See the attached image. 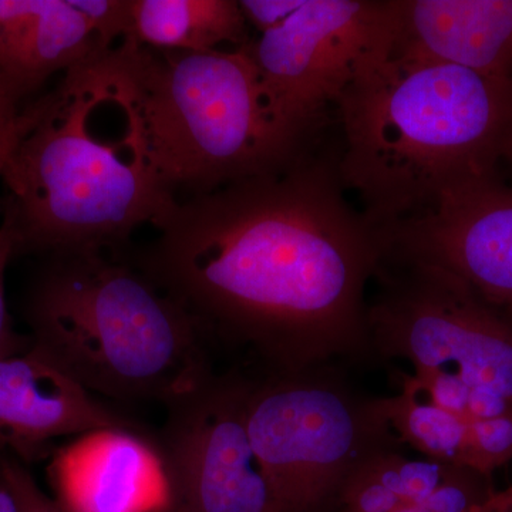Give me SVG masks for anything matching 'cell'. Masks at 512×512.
Segmentation results:
<instances>
[{
  "mask_svg": "<svg viewBox=\"0 0 512 512\" xmlns=\"http://www.w3.org/2000/svg\"><path fill=\"white\" fill-rule=\"evenodd\" d=\"M126 255L197 319L271 373L372 353L365 291L383 239L345 198L339 154L291 163L174 202Z\"/></svg>",
  "mask_w": 512,
  "mask_h": 512,
  "instance_id": "cell-1",
  "label": "cell"
},
{
  "mask_svg": "<svg viewBox=\"0 0 512 512\" xmlns=\"http://www.w3.org/2000/svg\"><path fill=\"white\" fill-rule=\"evenodd\" d=\"M370 57L335 106L339 174L377 229L498 173L512 146V79L393 53Z\"/></svg>",
  "mask_w": 512,
  "mask_h": 512,
  "instance_id": "cell-2",
  "label": "cell"
},
{
  "mask_svg": "<svg viewBox=\"0 0 512 512\" xmlns=\"http://www.w3.org/2000/svg\"><path fill=\"white\" fill-rule=\"evenodd\" d=\"M111 50L63 74L6 164L0 214L12 228L15 256L124 252L136 229L154 227L173 207L131 101L124 123L107 131L120 96Z\"/></svg>",
  "mask_w": 512,
  "mask_h": 512,
  "instance_id": "cell-3",
  "label": "cell"
},
{
  "mask_svg": "<svg viewBox=\"0 0 512 512\" xmlns=\"http://www.w3.org/2000/svg\"><path fill=\"white\" fill-rule=\"evenodd\" d=\"M46 258L26 303L30 343L84 389L168 406L214 375L200 323L124 252Z\"/></svg>",
  "mask_w": 512,
  "mask_h": 512,
  "instance_id": "cell-4",
  "label": "cell"
},
{
  "mask_svg": "<svg viewBox=\"0 0 512 512\" xmlns=\"http://www.w3.org/2000/svg\"><path fill=\"white\" fill-rule=\"evenodd\" d=\"M113 53L148 160L175 202L271 173L316 144L286 130L242 47L168 52L121 40Z\"/></svg>",
  "mask_w": 512,
  "mask_h": 512,
  "instance_id": "cell-5",
  "label": "cell"
},
{
  "mask_svg": "<svg viewBox=\"0 0 512 512\" xmlns=\"http://www.w3.org/2000/svg\"><path fill=\"white\" fill-rule=\"evenodd\" d=\"M247 427L279 512H338L357 470L402 444L380 397L353 392L330 363L252 380Z\"/></svg>",
  "mask_w": 512,
  "mask_h": 512,
  "instance_id": "cell-6",
  "label": "cell"
},
{
  "mask_svg": "<svg viewBox=\"0 0 512 512\" xmlns=\"http://www.w3.org/2000/svg\"><path fill=\"white\" fill-rule=\"evenodd\" d=\"M249 28L242 49L269 104L296 140L313 144L340 94L393 42L394 5L369 0H241Z\"/></svg>",
  "mask_w": 512,
  "mask_h": 512,
  "instance_id": "cell-7",
  "label": "cell"
},
{
  "mask_svg": "<svg viewBox=\"0 0 512 512\" xmlns=\"http://www.w3.org/2000/svg\"><path fill=\"white\" fill-rule=\"evenodd\" d=\"M375 278L382 292L367 305L372 353L512 396L510 316L434 266L383 255Z\"/></svg>",
  "mask_w": 512,
  "mask_h": 512,
  "instance_id": "cell-8",
  "label": "cell"
},
{
  "mask_svg": "<svg viewBox=\"0 0 512 512\" xmlns=\"http://www.w3.org/2000/svg\"><path fill=\"white\" fill-rule=\"evenodd\" d=\"M252 380L212 375L168 404L158 446L173 490L174 512H279L247 427Z\"/></svg>",
  "mask_w": 512,
  "mask_h": 512,
  "instance_id": "cell-9",
  "label": "cell"
},
{
  "mask_svg": "<svg viewBox=\"0 0 512 512\" xmlns=\"http://www.w3.org/2000/svg\"><path fill=\"white\" fill-rule=\"evenodd\" d=\"M380 235L384 255L443 269L512 318V187L498 173L450 188Z\"/></svg>",
  "mask_w": 512,
  "mask_h": 512,
  "instance_id": "cell-10",
  "label": "cell"
},
{
  "mask_svg": "<svg viewBox=\"0 0 512 512\" xmlns=\"http://www.w3.org/2000/svg\"><path fill=\"white\" fill-rule=\"evenodd\" d=\"M49 476L69 512H174L167 464L144 429L82 434L56 451Z\"/></svg>",
  "mask_w": 512,
  "mask_h": 512,
  "instance_id": "cell-11",
  "label": "cell"
},
{
  "mask_svg": "<svg viewBox=\"0 0 512 512\" xmlns=\"http://www.w3.org/2000/svg\"><path fill=\"white\" fill-rule=\"evenodd\" d=\"M106 429L141 427L107 409L32 343L0 357V446L13 456L36 460L59 437Z\"/></svg>",
  "mask_w": 512,
  "mask_h": 512,
  "instance_id": "cell-12",
  "label": "cell"
},
{
  "mask_svg": "<svg viewBox=\"0 0 512 512\" xmlns=\"http://www.w3.org/2000/svg\"><path fill=\"white\" fill-rule=\"evenodd\" d=\"M392 52L512 79V0H393Z\"/></svg>",
  "mask_w": 512,
  "mask_h": 512,
  "instance_id": "cell-13",
  "label": "cell"
},
{
  "mask_svg": "<svg viewBox=\"0 0 512 512\" xmlns=\"http://www.w3.org/2000/svg\"><path fill=\"white\" fill-rule=\"evenodd\" d=\"M107 50L73 0H0V79L20 106L50 77Z\"/></svg>",
  "mask_w": 512,
  "mask_h": 512,
  "instance_id": "cell-14",
  "label": "cell"
},
{
  "mask_svg": "<svg viewBox=\"0 0 512 512\" xmlns=\"http://www.w3.org/2000/svg\"><path fill=\"white\" fill-rule=\"evenodd\" d=\"M128 30L123 40L148 49L207 53L234 49L251 39L248 20L237 0H128Z\"/></svg>",
  "mask_w": 512,
  "mask_h": 512,
  "instance_id": "cell-15",
  "label": "cell"
},
{
  "mask_svg": "<svg viewBox=\"0 0 512 512\" xmlns=\"http://www.w3.org/2000/svg\"><path fill=\"white\" fill-rule=\"evenodd\" d=\"M384 417L400 443L441 463L464 466L468 444V421L447 413L402 386L394 397H380Z\"/></svg>",
  "mask_w": 512,
  "mask_h": 512,
  "instance_id": "cell-16",
  "label": "cell"
},
{
  "mask_svg": "<svg viewBox=\"0 0 512 512\" xmlns=\"http://www.w3.org/2000/svg\"><path fill=\"white\" fill-rule=\"evenodd\" d=\"M461 468L431 458L409 460L399 451H386L366 461L353 477L383 485L404 505H414L427 500Z\"/></svg>",
  "mask_w": 512,
  "mask_h": 512,
  "instance_id": "cell-17",
  "label": "cell"
},
{
  "mask_svg": "<svg viewBox=\"0 0 512 512\" xmlns=\"http://www.w3.org/2000/svg\"><path fill=\"white\" fill-rule=\"evenodd\" d=\"M512 460V412L468 423L464 466L484 476Z\"/></svg>",
  "mask_w": 512,
  "mask_h": 512,
  "instance_id": "cell-18",
  "label": "cell"
},
{
  "mask_svg": "<svg viewBox=\"0 0 512 512\" xmlns=\"http://www.w3.org/2000/svg\"><path fill=\"white\" fill-rule=\"evenodd\" d=\"M3 471L15 498L16 511L69 512L56 498L45 494L25 464L9 451H5V457H3Z\"/></svg>",
  "mask_w": 512,
  "mask_h": 512,
  "instance_id": "cell-19",
  "label": "cell"
},
{
  "mask_svg": "<svg viewBox=\"0 0 512 512\" xmlns=\"http://www.w3.org/2000/svg\"><path fill=\"white\" fill-rule=\"evenodd\" d=\"M74 6L87 16L96 28L101 43L113 49L128 30V0H73Z\"/></svg>",
  "mask_w": 512,
  "mask_h": 512,
  "instance_id": "cell-20",
  "label": "cell"
},
{
  "mask_svg": "<svg viewBox=\"0 0 512 512\" xmlns=\"http://www.w3.org/2000/svg\"><path fill=\"white\" fill-rule=\"evenodd\" d=\"M15 256V238L8 221L0 222V357L20 353L25 348L23 340L13 332L12 323L6 305L5 275L10 259Z\"/></svg>",
  "mask_w": 512,
  "mask_h": 512,
  "instance_id": "cell-21",
  "label": "cell"
},
{
  "mask_svg": "<svg viewBox=\"0 0 512 512\" xmlns=\"http://www.w3.org/2000/svg\"><path fill=\"white\" fill-rule=\"evenodd\" d=\"M47 106V94H43L39 99L30 101L20 111L9 126L0 130V180H2L3 171L9 158L12 157L13 151L18 148L23 137L36 126L42 114L45 113Z\"/></svg>",
  "mask_w": 512,
  "mask_h": 512,
  "instance_id": "cell-22",
  "label": "cell"
},
{
  "mask_svg": "<svg viewBox=\"0 0 512 512\" xmlns=\"http://www.w3.org/2000/svg\"><path fill=\"white\" fill-rule=\"evenodd\" d=\"M22 109L23 107L20 106L15 97H13V94L10 93L8 86L0 79V130L9 126L19 116Z\"/></svg>",
  "mask_w": 512,
  "mask_h": 512,
  "instance_id": "cell-23",
  "label": "cell"
},
{
  "mask_svg": "<svg viewBox=\"0 0 512 512\" xmlns=\"http://www.w3.org/2000/svg\"><path fill=\"white\" fill-rule=\"evenodd\" d=\"M473 512H512V487L507 490H495L480 507Z\"/></svg>",
  "mask_w": 512,
  "mask_h": 512,
  "instance_id": "cell-24",
  "label": "cell"
},
{
  "mask_svg": "<svg viewBox=\"0 0 512 512\" xmlns=\"http://www.w3.org/2000/svg\"><path fill=\"white\" fill-rule=\"evenodd\" d=\"M5 451V448L0 446V512H18L16 511L15 498H13L8 481H6L5 471H3Z\"/></svg>",
  "mask_w": 512,
  "mask_h": 512,
  "instance_id": "cell-25",
  "label": "cell"
},
{
  "mask_svg": "<svg viewBox=\"0 0 512 512\" xmlns=\"http://www.w3.org/2000/svg\"><path fill=\"white\" fill-rule=\"evenodd\" d=\"M394 512H433L430 511L429 508L424 507V505L421 504H414V505H404V507L399 508V510Z\"/></svg>",
  "mask_w": 512,
  "mask_h": 512,
  "instance_id": "cell-26",
  "label": "cell"
},
{
  "mask_svg": "<svg viewBox=\"0 0 512 512\" xmlns=\"http://www.w3.org/2000/svg\"><path fill=\"white\" fill-rule=\"evenodd\" d=\"M504 163L510 164L512 168V146L508 150L507 156L504 158Z\"/></svg>",
  "mask_w": 512,
  "mask_h": 512,
  "instance_id": "cell-27",
  "label": "cell"
}]
</instances>
